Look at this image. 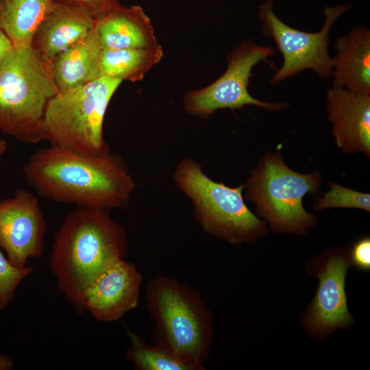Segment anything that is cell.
I'll return each mask as SVG.
<instances>
[{
    "instance_id": "52a82bcc",
    "label": "cell",
    "mask_w": 370,
    "mask_h": 370,
    "mask_svg": "<svg viewBox=\"0 0 370 370\" xmlns=\"http://www.w3.org/2000/svg\"><path fill=\"white\" fill-rule=\"evenodd\" d=\"M174 180L193 201L195 219L206 232L232 244L253 242L264 234L265 223L245 204L244 185L214 182L190 158L178 164Z\"/></svg>"
},
{
    "instance_id": "ffe728a7",
    "label": "cell",
    "mask_w": 370,
    "mask_h": 370,
    "mask_svg": "<svg viewBox=\"0 0 370 370\" xmlns=\"http://www.w3.org/2000/svg\"><path fill=\"white\" fill-rule=\"evenodd\" d=\"M130 345L126 359L137 370H195L175 354L156 344H148L141 336L127 332Z\"/></svg>"
},
{
    "instance_id": "3957f363",
    "label": "cell",
    "mask_w": 370,
    "mask_h": 370,
    "mask_svg": "<svg viewBox=\"0 0 370 370\" xmlns=\"http://www.w3.org/2000/svg\"><path fill=\"white\" fill-rule=\"evenodd\" d=\"M145 301L156 323L154 343L195 370L205 369L212 345L213 316L199 293L175 279L159 275L148 283Z\"/></svg>"
},
{
    "instance_id": "30bf717a",
    "label": "cell",
    "mask_w": 370,
    "mask_h": 370,
    "mask_svg": "<svg viewBox=\"0 0 370 370\" xmlns=\"http://www.w3.org/2000/svg\"><path fill=\"white\" fill-rule=\"evenodd\" d=\"M47 223L38 197L17 189L11 197L0 200V247L15 267L27 266L29 258L44 251Z\"/></svg>"
},
{
    "instance_id": "7c38bea8",
    "label": "cell",
    "mask_w": 370,
    "mask_h": 370,
    "mask_svg": "<svg viewBox=\"0 0 370 370\" xmlns=\"http://www.w3.org/2000/svg\"><path fill=\"white\" fill-rule=\"evenodd\" d=\"M328 120L336 145L345 153L370 156V95L343 88L327 92Z\"/></svg>"
},
{
    "instance_id": "7402d4cb",
    "label": "cell",
    "mask_w": 370,
    "mask_h": 370,
    "mask_svg": "<svg viewBox=\"0 0 370 370\" xmlns=\"http://www.w3.org/2000/svg\"><path fill=\"white\" fill-rule=\"evenodd\" d=\"M32 271V267L26 266L21 269L14 267L0 247V310L10 304L18 286Z\"/></svg>"
},
{
    "instance_id": "ba28073f",
    "label": "cell",
    "mask_w": 370,
    "mask_h": 370,
    "mask_svg": "<svg viewBox=\"0 0 370 370\" xmlns=\"http://www.w3.org/2000/svg\"><path fill=\"white\" fill-rule=\"evenodd\" d=\"M275 54L269 46L258 45L247 39L227 56V69L211 84L188 92L184 97L187 113L207 117L220 109L239 110L253 105L271 112H280L289 107L288 102L269 103L258 100L248 92L253 75L252 69L263 62L273 67L269 58Z\"/></svg>"
},
{
    "instance_id": "d6986e66",
    "label": "cell",
    "mask_w": 370,
    "mask_h": 370,
    "mask_svg": "<svg viewBox=\"0 0 370 370\" xmlns=\"http://www.w3.org/2000/svg\"><path fill=\"white\" fill-rule=\"evenodd\" d=\"M162 47L103 49L100 75L132 82L140 81L163 58Z\"/></svg>"
},
{
    "instance_id": "6da1fadb",
    "label": "cell",
    "mask_w": 370,
    "mask_h": 370,
    "mask_svg": "<svg viewBox=\"0 0 370 370\" xmlns=\"http://www.w3.org/2000/svg\"><path fill=\"white\" fill-rule=\"evenodd\" d=\"M23 171L41 197L80 208H123L136 186L116 155L88 156L51 145L33 153Z\"/></svg>"
},
{
    "instance_id": "8fae6325",
    "label": "cell",
    "mask_w": 370,
    "mask_h": 370,
    "mask_svg": "<svg viewBox=\"0 0 370 370\" xmlns=\"http://www.w3.org/2000/svg\"><path fill=\"white\" fill-rule=\"evenodd\" d=\"M143 276L134 264L118 259L99 272L87 286L84 311L110 323L121 319L138 304Z\"/></svg>"
},
{
    "instance_id": "5bb4252c",
    "label": "cell",
    "mask_w": 370,
    "mask_h": 370,
    "mask_svg": "<svg viewBox=\"0 0 370 370\" xmlns=\"http://www.w3.org/2000/svg\"><path fill=\"white\" fill-rule=\"evenodd\" d=\"M95 22V18L86 11L56 2L36 29L32 46L51 60L87 37L93 31Z\"/></svg>"
},
{
    "instance_id": "484cf974",
    "label": "cell",
    "mask_w": 370,
    "mask_h": 370,
    "mask_svg": "<svg viewBox=\"0 0 370 370\" xmlns=\"http://www.w3.org/2000/svg\"><path fill=\"white\" fill-rule=\"evenodd\" d=\"M13 367V361L9 357L0 355V370H10Z\"/></svg>"
},
{
    "instance_id": "7a4b0ae2",
    "label": "cell",
    "mask_w": 370,
    "mask_h": 370,
    "mask_svg": "<svg viewBox=\"0 0 370 370\" xmlns=\"http://www.w3.org/2000/svg\"><path fill=\"white\" fill-rule=\"evenodd\" d=\"M125 228L108 210L77 207L54 236L50 265L59 290L79 311L92 278L128 251Z\"/></svg>"
},
{
    "instance_id": "9c48e42d",
    "label": "cell",
    "mask_w": 370,
    "mask_h": 370,
    "mask_svg": "<svg viewBox=\"0 0 370 370\" xmlns=\"http://www.w3.org/2000/svg\"><path fill=\"white\" fill-rule=\"evenodd\" d=\"M273 0H267L259 10L262 33L271 38L283 55V64L273 75L270 85H276L306 69L313 70L322 79L332 74V61L328 53L330 32L332 25L351 5L325 7L322 29L309 33L294 29L282 22L273 10Z\"/></svg>"
},
{
    "instance_id": "4316f807",
    "label": "cell",
    "mask_w": 370,
    "mask_h": 370,
    "mask_svg": "<svg viewBox=\"0 0 370 370\" xmlns=\"http://www.w3.org/2000/svg\"><path fill=\"white\" fill-rule=\"evenodd\" d=\"M8 148V143L5 140L0 139V158L5 154Z\"/></svg>"
},
{
    "instance_id": "cb8c5ba5",
    "label": "cell",
    "mask_w": 370,
    "mask_h": 370,
    "mask_svg": "<svg viewBox=\"0 0 370 370\" xmlns=\"http://www.w3.org/2000/svg\"><path fill=\"white\" fill-rule=\"evenodd\" d=\"M353 263L360 269L367 271L370 269V239L364 238L358 241L352 251Z\"/></svg>"
},
{
    "instance_id": "8992f818",
    "label": "cell",
    "mask_w": 370,
    "mask_h": 370,
    "mask_svg": "<svg viewBox=\"0 0 370 370\" xmlns=\"http://www.w3.org/2000/svg\"><path fill=\"white\" fill-rule=\"evenodd\" d=\"M321 185L319 172L297 173L280 153H268L247 180L245 199L256 205L257 213L273 231L301 234L316 223V217L304 209L303 198L317 193Z\"/></svg>"
},
{
    "instance_id": "603a6c76",
    "label": "cell",
    "mask_w": 370,
    "mask_h": 370,
    "mask_svg": "<svg viewBox=\"0 0 370 370\" xmlns=\"http://www.w3.org/2000/svg\"><path fill=\"white\" fill-rule=\"evenodd\" d=\"M77 7L97 18L120 5L119 0H54Z\"/></svg>"
},
{
    "instance_id": "d4e9b609",
    "label": "cell",
    "mask_w": 370,
    "mask_h": 370,
    "mask_svg": "<svg viewBox=\"0 0 370 370\" xmlns=\"http://www.w3.org/2000/svg\"><path fill=\"white\" fill-rule=\"evenodd\" d=\"M13 45L8 38L0 31V65L5 55L12 48Z\"/></svg>"
},
{
    "instance_id": "4fadbf2b",
    "label": "cell",
    "mask_w": 370,
    "mask_h": 370,
    "mask_svg": "<svg viewBox=\"0 0 370 370\" xmlns=\"http://www.w3.org/2000/svg\"><path fill=\"white\" fill-rule=\"evenodd\" d=\"M348 264L341 256L330 258L319 274V287L308 315V324L317 332H329L352 323L345 282Z\"/></svg>"
},
{
    "instance_id": "44dd1931",
    "label": "cell",
    "mask_w": 370,
    "mask_h": 370,
    "mask_svg": "<svg viewBox=\"0 0 370 370\" xmlns=\"http://www.w3.org/2000/svg\"><path fill=\"white\" fill-rule=\"evenodd\" d=\"M330 189L316 199L314 208L321 211L330 208H358L370 211V195L356 191L331 181Z\"/></svg>"
},
{
    "instance_id": "5b68a950",
    "label": "cell",
    "mask_w": 370,
    "mask_h": 370,
    "mask_svg": "<svg viewBox=\"0 0 370 370\" xmlns=\"http://www.w3.org/2000/svg\"><path fill=\"white\" fill-rule=\"evenodd\" d=\"M122 81L102 76L83 86L58 92L44 117L45 140L49 145L88 156L110 153L103 121L110 101Z\"/></svg>"
},
{
    "instance_id": "9a60e30c",
    "label": "cell",
    "mask_w": 370,
    "mask_h": 370,
    "mask_svg": "<svg viewBox=\"0 0 370 370\" xmlns=\"http://www.w3.org/2000/svg\"><path fill=\"white\" fill-rule=\"evenodd\" d=\"M94 31L103 49L143 48L158 45L151 21L139 5H120L95 18Z\"/></svg>"
},
{
    "instance_id": "2e32d148",
    "label": "cell",
    "mask_w": 370,
    "mask_h": 370,
    "mask_svg": "<svg viewBox=\"0 0 370 370\" xmlns=\"http://www.w3.org/2000/svg\"><path fill=\"white\" fill-rule=\"evenodd\" d=\"M332 58L333 87L370 95V30L365 25L338 37Z\"/></svg>"
},
{
    "instance_id": "e0dca14e",
    "label": "cell",
    "mask_w": 370,
    "mask_h": 370,
    "mask_svg": "<svg viewBox=\"0 0 370 370\" xmlns=\"http://www.w3.org/2000/svg\"><path fill=\"white\" fill-rule=\"evenodd\" d=\"M102 50L93 29L87 37L53 58L51 66L58 92H66L101 77Z\"/></svg>"
},
{
    "instance_id": "ac0fdd59",
    "label": "cell",
    "mask_w": 370,
    "mask_h": 370,
    "mask_svg": "<svg viewBox=\"0 0 370 370\" xmlns=\"http://www.w3.org/2000/svg\"><path fill=\"white\" fill-rule=\"evenodd\" d=\"M55 3L54 0H0V31L13 47L31 46L36 29Z\"/></svg>"
},
{
    "instance_id": "277c9868",
    "label": "cell",
    "mask_w": 370,
    "mask_h": 370,
    "mask_svg": "<svg viewBox=\"0 0 370 370\" xmlns=\"http://www.w3.org/2000/svg\"><path fill=\"white\" fill-rule=\"evenodd\" d=\"M58 93L51 60L32 45L12 47L0 65V132L25 144L45 140V111Z\"/></svg>"
}]
</instances>
